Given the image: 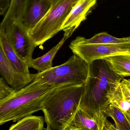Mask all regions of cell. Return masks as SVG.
Wrapping results in <instances>:
<instances>
[{
  "label": "cell",
  "instance_id": "30bf717a",
  "mask_svg": "<svg viewBox=\"0 0 130 130\" xmlns=\"http://www.w3.org/2000/svg\"><path fill=\"white\" fill-rule=\"evenodd\" d=\"M0 46L2 47L6 57L15 71L23 77L27 84L33 82L32 74L29 70L26 62L21 59L14 52L7 40L4 33L0 30Z\"/></svg>",
  "mask_w": 130,
  "mask_h": 130
},
{
  "label": "cell",
  "instance_id": "5bb4252c",
  "mask_svg": "<svg viewBox=\"0 0 130 130\" xmlns=\"http://www.w3.org/2000/svg\"><path fill=\"white\" fill-rule=\"evenodd\" d=\"M68 39L66 36H63V37L59 43L45 55L37 58L33 59L30 67L38 71V73L42 72L52 67L53 58L65 40Z\"/></svg>",
  "mask_w": 130,
  "mask_h": 130
},
{
  "label": "cell",
  "instance_id": "44dd1931",
  "mask_svg": "<svg viewBox=\"0 0 130 130\" xmlns=\"http://www.w3.org/2000/svg\"><path fill=\"white\" fill-rule=\"evenodd\" d=\"M11 0H0V14H6L10 5Z\"/></svg>",
  "mask_w": 130,
  "mask_h": 130
},
{
  "label": "cell",
  "instance_id": "603a6c76",
  "mask_svg": "<svg viewBox=\"0 0 130 130\" xmlns=\"http://www.w3.org/2000/svg\"><path fill=\"white\" fill-rule=\"evenodd\" d=\"M124 113H125L126 116L130 123V107L127 111L124 112Z\"/></svg>",
  "mask_w": 130,
  "mask_h": 130
},
{
  "label": "cell",
  "instance_id": "7402d4cb",
  "mask_svg": "<svg viewBox=\"0 0 130 130\" xmlns=\"http://www.w3.org/2000/svg\"><path fill=\"white\" fill-rule=\"evenodd\" d=\"M114 126L108 120H106L104 126L102 130H114Z\"/></svg>",
  "mask_w": 130,
  "mask_h": 130
},
{
  "label": "cell",
  "instance_id": "4fadbf2b",
  "mask_svg": "<svg viewBox=\"0 0 130 130\" xmlns=\"http://www.w3.org/2000/svg\"><path fill=\"white\" fill-rule=\"evenodd\" d=\"M64 130H101L97 123L79 108Z\"/></svg>",
  "mask_w": 130,
  "mask_h": 130
},
{
  "label": "cell",
  "instance_id": "52a82bcc",
  "mask_svg": "<svg viewBox=\"0 0 130 130\" xmlns=\"http://www.w3.org/2000/svg\"><path fill=\"white\" fill-rule=\"evenodd\" d=\"M69 48L74 55L90 64L99 59L119 55H130V42L107 44H78L71 42Z\"/></svg>",
  "mask_w": 130,
  "mask_h": 130
},
{
  "label": "cell",
  "instance_id": "cb8c5ba5",
  "mask_svg": "<svg viewBox=\"0 0 130 130\" xmlns=\"http://www.w3.org/2000/svg\"><path fill=\"white\" fill-rule=\"evenodd\" d=\"M114 130H118L117 129V128H116V127H115V129H114Z\"/></svg>",
  "mask_w": 130,
  "mask_h": 130
},
{
  "label": "cell",
  "instance_id": "8fae6325",
  "mask_svg": "<svg viewBox=\"0 0 130 130\" xmlns=\"http://www.w3.org/2000/svg\"><path fill=\"white\" fill-rule=\"evenodd\" d=\"M110 104L124 112L130 107V80L123 79L108 95Z\"/></svg>",
  "mask_w": 130,
  "mask_h": 130
},
{
  "label": "cell",
  "instance_id": "5b68a950",
  "mask_svg": "<svg viewBox=\"0 0 130 130\" xmlns=\"http://www.w3.org/2000/svg\"><path fill=\"white\" fill-rule=\"evenodd\" d=\"M79 0H52L51 7L38 24L29 31L36 46L43 45L59 31Z\"/></svg>",
  "mask_w": 130,
  "mask_h": 130
},
{
  "label": "cell",
  "instance_id": "9a60e30c",
  "mask_svg": "<svg viewBox=\"0 0 130 130\" xmlns=\"http://www.w3.org/2000/svg\"><path fill=\"white\" fill-rule=\"evenodd\" d=\"M72 42L78 44H107L123 43L130 42V37L118 38L108 34L107 32H102L95 34L89 39L79 36Z\"/></svg>",
  "mask_w": 130,
  "mask_h": 130
},
{
  "label": "cell",
  "instance_id": "6da1fadb",
  "mask_svg": "<svg viewBox=\"0 0 130 130\" xmlns=\"http://www.w3.org/2000/svg\"><path fill=\"white\" fill-rule=\"evenodd\" d=\"M123 78L116 74L105 59L95 60L89 64L79 108L97 123L101 130L107 120L105 111L111 104L108 95Z\"/></svg>",
  "mask_w": 130,
  "mask_h": 130
},
{
  "label": "cell",
  "instance_id": "3957f363",
  "mask_svg": "<svg viewBox=\"0 0 130 130\" xmlns=\"http://www.w3.org/2000/svg\"><path fill=\"white\" fill-rule=\"evenodd\" d=\"M84 85L55 88L46 99L42 111L44 121L53 130L64 129L79 107Z\"/></svg>",
  "mask_w": 130,
  "mask_h": 130
},
{
  "label": "cell",
  "instance_id": "8992f818",
  "mask_svg": "<svg viewBox=\"0 0 130 130\" xmlns=\"http://www.w3.org/2000/svg\"><path fill=\"white\" fill-rule=\"evenodd\" d=\"M7 38L11 48L30 67L33 60L32 56L35 45L30 36L29 30L18 21L4 26L0 27Z\"/></svg>",
  "mask_w": 130,
  "mask_h": 130
},
{
  "label": "cell",
  "instance_id": "ffe728a7",
  "mask_svg": "<svg viewBox=\"0 0 130 130\" xmlns=\"http://www.w3.org/2000/svg\"><path fill=\"white\" fill-rule=\"evenodd\" d=\"M15 89L8 86L3 78L0 79V101L3 100L13 94Z\"/></svg>",
  "mask_w": 130,
  "mask_h": 130
},
{
  "label": "cell",
  "instance_id": "ba28073f",
  "mask_svg": "<svg viewBox=\"0 0 130 130\" xmlns=\"http://www.w3.org/2000/svg\"><path fill=\"white\" fill-rule=\"evenodd\" d=\"M52 4V0H27L18 21L31 30L47 13Z\"/></svg>",
  "mask_w": 130,
  "mask_h": 130
},
{
  "label": "cell",
  "instance_id": "277c9868",
  "mask_svg": "<svg viewBox=\"0 0 130 130\" xmlns=\"http://www.w3.org/2000/svg\"><path fill=\"white\" fill-rule=\"evenodd\" d=\"M89 64L76 55L62 64L46 71L32 74L33 82L59 88L71 85H84L89 73Z\"/></svg>",
  "mask_w": 130,
  "mask_h": 130
},
{
  "label": "cell",
  "instance_id": "9c48e42d",
  "mask_svg": "<svg viewBox=\"0 0 130 130\" xmlns=\"http://www.w3.org/2000/svg\"><path fill=\"white\" fill-rule=\"evenodd\" d=\"M97 0H79L73 7L62 27L64 36L69 38L82 21L85 20Z\"/></svg>",
  "mask_w": 130,
  "mask_h": 130
},
{
  "label": "cell",
  "instance_id": "2e32d148",
  "mask_svg": "<svg viewBox=\"0 0 130 130\" xmlns=\"http://www.w3.org/2000/svg\"><path fill=\"white\" fill-rule=\"evenodd\" d=\"M104 59L107 62L116 74L123 77L130 76V55H119Z\"/></svg>",
  "mask_w": 130,
  "mask_h": 130
},
{
  "label": "cell",
  "instance_id": "7c38bea8",
  "mask_svg": "<svg viewBox=\"0 0 130 130\" xmlns=\"http://www.w3.org/2000/svg\"><path fill=\"white\" fill-rule=\"evenodd\" d=\"M0 72L1 75L12 88L19 90L28 85L25 79L12 68L0 46Z\"/></svg>",
  "mask_w": 130,
  "mask_h": 130
},
{
  "label": "cell",
  "instance_id": "7a4b0ae2",
  "mask_svg": "<svg viewBox=\"0 0 130 130\" xmlns=\"http://www.w3.org/2000/svg\"><path fill=\"white\" fill-rule=\"evenodd\" d=\"M54 88L32 82L0 101V124L18 121L42 110L44 102Z\"/></svg>",
  "mask_w": 130,
  "mask_h": 130
},
{
  "label": "cell",
  "instance_id": "d6986e66",
  "mask_svg": "<svg viewBox=\"0 0 130 130\" xmlns=\"http://www.w3.org/2000/svg\"><path fill=\"white\" fill-rule=\"evenodd\" d=\"M106 117H110L115 123L118 130H130V123L123 111L110 104L105 111Z\"/></svg>",
  "mask_w": 130,
  "mask_h": 130
},
{
  "label": "cell",
  "instance_id": "e0dca14e",
  "mask_svg": "<svg viewBox=\"0 0 130 130\" xmlns=\"http://www.w3.org/2000/svg\"><path fill=\"white\" fill-rule=\"evenodd\" d=\"M44 119L41 116H29L17 121L8 130H44Z\"/></svg>",
  "mask_w": 130,
  "mask_h": 130
},
{
  "label": "cell",
  "instance_id": "ac0fdd59",
  "mask_svg": "<svg viewBox=\"0 0 130 130\" xmlns=\"http://www.w3.org/2000/svg\"><path fill=\"white\" fill-rule=\"evenodd\" d=\"M27 0H11L10 5L1 23L0 27L11 24L18 21Z\"/></svg>",
  "mask_w": 130,
  "mask_h": 130
}]
</instances>
